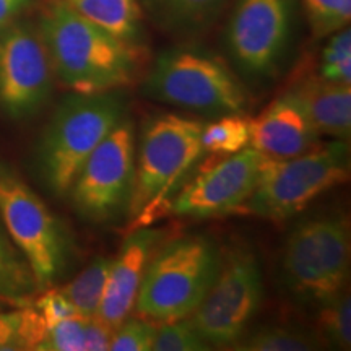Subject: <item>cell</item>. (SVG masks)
<instances>
[{
    "label": "cell",
    "instance_id": "26",
    "mask_svg": "<svg viewBox=\"0 0 351 351\" xmlns=\"http://www.w3.org/2000/svg\"><path fill=\"white\" fill-rule=\"evenodd\" d=\"M153 351H205L212 350L208 341L200 335L191 317L163 324L156 328Z\"/></svg>",
    "mask_w": 351,
    "mask_h": 351
},
{
    "label": "cell",
    "instance_id": "30",
    "mask_svg": "<svg viewBox=\"0 0 351 351\" xmlns=\"http://www.w3.org/2000/svg\"><path fill=\"white\" fill-rule=\"evenodd\" d=\"M21 320L23 307L15 311H0V351L25 350L20 337Z\"/></svg>",
    "mask_w": 351,
    "mask_h": 351
},
{
    "label": "cell",
    "instance_id": "11",
    "mask_svg": "<svg viewBox=\"0 0 351 351\" xmlns=\"http://www.w3.org/2000/svg\"><path fill=\"white\" fill-rule=\"evenodd\" d=\"M52 93V69L39 33L8 23L0 28V111L25 121L44 108Z\"/></svg>",
    "mask_w": 351,
    "mask_h": 351
},
{
    "label": "cell",
    "instance_id": "18",
    "mask_svg": "<svg viewBox=\"0 0 351 351\" xmlns=\"http://www.w3.org/2000/svg\"><path fill=\"white\" fill-rule=\"evenodd\" d=\"M142 10L161 28L173 33H197L213 23L226 0H138Z\"/></svg>",
    "mask_w": 351,
    "mask_h": 351
},
{
    "label": "cell",
    "instance_id": "25",
    "mask_svg": "<svg viewBox=\"0 0 351 351\" xmlns=\"http://www.w3.org/2000/svg\"><path fill=\"white\" fill-rule=\"evenodd\" d=\"M315 38H327L350 23L351 3L346 0H302Z\"/></svg>",
    "mask_w": 351,
    "mask_h": 351
},
{
    "label": "cell",
    "instance_id": "3",
    "mask_svg": "<svg viewBox=\"0 0 351 351\" xmlns=\"http://www.w3.org/2000/svg\"><path fill=\"white\" fill-rule=\"evenodd\" d=\"M202 129L199 119L171 112L156 114L143 122L127 212L132 230L150 226L169 212L174 189L204 153Z\"/></svg>",
    "mask_w": 351,
    "mask_h": 351
},
{
    "label": "cell",
    "instance_id": "15",
    "mask_svg": "<svg viewBox=\"0 0 351 351\" xmlns=\"http://www.w3.org/2000/svg\"><path fill=\"white\" fill-rule=\"evenodd\" d=\"M319 137L301 101L287 91L251 119L249 147L267 158L283 160L313 150Z\"/></svg>",
    "mask_w": 351,
    "mask_h": 351
},
{
    "label": "cell",
    "instance_id": "1",
    "mask_svg": "<svg viewBox=\"0 0 351 351\" xmlns=\"http://www.w3.org/2000/svg\"><path fill=\"white\" fill-rule=\"evenodd\" d=\"M52 75L72 93L122 90L142 69L138 44L127 43L52 0L39 23Z\"/></svg>",
    "mask_w": 351,
    "mask_h": 351
},
{
    "label": "cell",
    "instance_id": "7",
    "mask_svg": "<svg viewBox=\"0 0 351 351\" xmlns=\"http://www.w3.org/2000/svg\"><path fill=\"white\" fill-rule=\"evenodd\" d=\"M283 275L298 300L320 306L345 291L350 274V225L345 217L301 221L283 249Z\"/></svg>",
    "mask_w": 351,
    "mask_h": 351
},
{
    "label": "cell",
    "instance_id": "14",
    "mask_svg": "<svg viewBox=\"0 0 351 351\" xmlns=\"http://www.w3.org/2000/svg\"><path fill=\"white\" fill-rule=\"evenodd\" d=\"M163 239L165 231L156 228H135L125 238L117 257L111 261L103 301L96 315L114 330L129 319L148 262Z\"/></svg>",
    "mask_w": 351,
    "mask_h": 351
},
{
    "label": "cell",
    "instance_id": "24",
    "mask_svg": "<svg viewBox=\"0 0 351 351\" xmlns=\"http://www.w3.org/2000/svg\"><path fill=\"white\" fill-rule=\"evenodd\" d=\"M317 78L332 83H351V32L348 26L330 34L320 54Z\"/></svg>",
    "mask_w": 351,
    "mask_h": 351
},
{
    "label": "cell",
    "instance_id": "12",
    "mask_svg": "<svg viewBox=\"0 0 351 351\" xmlns=\"http://www.w3.org/2000/svg\"><path fill=\"white\" fill-rule=\"evenodd\" d=\"M289 26V0H239L228 29L231 54L239 67L251 77L274 75L287 49Z\"/></svg>",
    "mask_w": 351,
    "mask_h": 351
},
{
    "label": "cell",
    "instance_id": "21",
    "mask_svg": "<svg viewBox=\"0 0 351 351\" xmlns=\"http://www.w3.org/2000/svg\"><path fill=\"white\" fill-rule=\"evenodd\" d=\"M251 119L245 114H225L204 125L200 135L202 150L212 155H232L249 147Z\"/></svg>",
    "mask_w": 351,
    "mask_h": 351
},
{
    "label": "cell",
    "instance_id": "16",
    "mask_svg": "<svg viewBox=\"0 0 351 351\" xmlns=\"http://www.w3.org/2000/svg\"><path fill=\"white\" fill-rule=\"evenodd\" d=\"M319 135L348 140L351 134V86L320 78H302L291 86Z\"/></svg>",
    "mask_w": 351,
    "mask_h": 351
},
{
    "label": "cell",
    "instance_id": "23",
    "mask_svg": "<svg viewBox=\"0 0 351 351\" xmlns=\"http://www.w3.org/2000/svg\"><path fill=\"white\" fill-rule=\"evenodd\" d=\"M319 341L339 350L351 345V304L346 291L319 306Z\"/></svg>",
    "mask_w": 351,
    "mask_h": 351
},
{
    "label": "cell",
    "instance_id": "17",
    "mask_svg": "<svg viewBox=\"0 0 351 351\" xmlns=\"http://www.w3.org/2000/svg\"><path fill=\"white\" fill-rule=\"evenodd\" d=\"M64 5L127 43L137 44L143 29L138 0H59Z\"/></svg>",
    "mask_w": 351,
    "mask_h": 351
},
{
    "label": "cell",
    "instance_id": "6",
    "mask_svg": "<svg viewBox=\"0 0 351 351\" xmlns=\"http://www.w3.org/2000/svg\"><path fill=\"white\" fill-rule=\"evenodd\" d=\"M148 99L207 116L244 114L249 93L218 57L192 49H173L156 59L143 82Z\"/></svg>",
    "mask_w": 351,
    "mask_h": 351
},
{
    "label": "cell",
    "instance_id": "13",
    "mask_svg": "<svg viewBox=\"0 0 351 351\" xmlns=\"http://www.w3.org/2000/svg\"><path fill=\"white\" fill-rule=\"evenodd\" d=\"M263 160L252 147L228 155L187 182L173 197L169 212L200 219L238 212L256 187Z\"/></svg>",
    "mask_w": 351,
    "mask_h": 351
},
{
    "label": "cell",
    "instance_id": "2",
    "mask_svg": "<svg viewBox=\"0 0 351 351\" xmlns=\"http://www.w3.org/2000/svg\"><path fill=\"white\" fill-rule=\"evenodd\" d=\"M125 114V96L121 90L70 91L60 99L36 147V169L44 186L57 197H67L86 158Z\"/></svg>",
    "mask_w": 351,
    "mask_h": 351
},
{
    "label": "cell",
    "instance_id": "5",
    "mask_svg": "<svg viewBox=\"0 0 351 351\" xmlns=\"http://www.w3.org/2000/svg\"><path fill=\"white\" fill-rule=\"evenodd\" d=\"M348 178L350 147L345 140L317 145L302 155L283 160L265 156L256 187L238 212L285 221Z\"/></svg>",
    "mask_w": 351,
    "mask_h": 351
},
{
    "label": "cell",
    "instance_id": "9",
    "mask_svg": "<svg viewBox=\"0 0 351 351\" xmlns=\"http://www.w3.org/2000/svg\"><path fill=\"white\" fill-rule=\"evenodd\" d=\"M262 296L256 252L249 244L234 241L221 251L218 274L191 320L210 346L232 348L245 335Z\"/></svg>",
    "mask_w": 351,
    "mask_h": 351
},
{
    "label": "cell",
    "instance_id": "8",
    "mask_svg": "<svg viewBox=\"0 0 351 351\" xmlns=\"http://www.w3.org/2000/svg\"><path fill=\"white\" fill-rule=\"evenodd\" d=\"M0 219L28 262L39 291L49 288L67 269L69 234L41 197L3 161H0Z\"/></svg>",
    "mask_w": 351,
    "mask_h": 351
},
{
    "label": "cell",
    "instance_id": "29",
    "mask_svg": "<svg viewBox=\"0 0 351 351\" xmlns=\"http://www.w3.org/2000/svg\"><path fill=\"white\" fill-rule=\"evenodd\" d=\"M39 293H41V295L34 298V300L29 302H32V306L38 311V314L41 315L44 322H46L47 330H49L54 324L60 322V320L80 315L75 309V306L72 304V301H70L65 295H62L57 288L43 289V291Z\"/></svg>",
    "mask_w": 351,
    "mask_h": 351
},
{
    "label": "cell",
    "instance_id": "19",
    "mask_svg": "<svg viewBox=\"0 0 351 351\" xmlns=\"http://www.w3.org/2000/svg\"><path fill=\"white\" fill-rule=\"evenodd\" d=\"M39 293L26 258L0 226V298L12 306H26Z\"/></svg>",
    "mask_w": 351,
    "mask_h": 351
},
{
    "label": "cell",
    "instance_id": "10",
    "mask_svg": "<svg viewBox=\"0 0 351 351\" xmlns=\"http://www.w3.org/2000/svg\"><path fill=\"white\" fill-rule=\"evenodd\" d=\"M135 129L129 117L91 152L70 186L69 197L82 218L109 223L129 212L135 179Z\"/></svg>",
    "mask_w": 351,
    "mask_h": 351
},
{
    "label": "cell",
    "instance_id": "4",
    "mask_svg": "<svg viewBox=\"0 0 351 351\" xmlns=\"http://www.w3.org/2000/svg\"><path fill=\"white\" fill-rule=\"evenodd\" d=\"M221 251L207 236H184L158 247L148 262L135 307L163 326L191 317L218 274Z\"/></svg>",
    "mask_w": 351,
    "mask_h": 351
},
{
    "label": "cell",
    "instance_id": "20",
    "mask_svg": "<svg viewBox=\"0 0 351 351\" xmlns=\"http://www.w3.org/2000/svg\"><path fill=\"white\" fill-rule=\"evenodd\" d=\"M111 261L112 258L108 257H96L72 282L57 288L72 301L78 314L83 317H95L98 314L109 269H111Z\"/></svg>",
    "mask_w": 351,
    "mask_h": 351
},
{
    "label": "cell",
    "instance_id": "22",
    "mask_svg": "<svg viewBox=\"0 0 351 351\" xmlns=\"http://www.w3.org/2000/svg\"><path fill=\"white\" fill-rule=\"evenodd\" d=\"M320 346L319 339L293 327H262L243 337L232 350L241 351H311Z\"/></svg>",
    "mask_w": 351,
    "mask_h": 351
},
{
    "label": "cell",
    "instance_id": "33",
    "mask_svg": "<svg viewBox=\"0 0 351 351\" xmlns=\"http://www.w3.org/2000/svg\"><path fill=\"white\" fill-rule=\"evenodd\" d=\"M5 304H7V301L3 300V298H0V311H2L3 307H5Z\"/></svg>",
    "mask_w": 351,
    "mask_h": 351
},
{
    "label": "cell",
    "instance_id": "32",
    "mask_svg": "<svg viewBox=\"0 0 351 351\" xmlns=\"http://www.w3.org/2000/svg\"><path fill=\"white\" fill-rule=\"evenodd\" d=\"M28 2L29 0H0V28L12 23Z\"/></svg>",
    "mask_w": 351,
    "mask_h": 351
},
{
    "label": "cell",
    "instance_id": "28",
    "mask_svg": "<svg viewBox=\"0 0 351 351\" xmlns=\"http://www.w3.org/2000/svg\"><path fill=\"white\" fill-rule=\"evenodd\" d=\"M156 324L145 319L125 320L114 332L111 351H150L156 335Z\"/></svg>",
    "mask_w": 351,
    "mask_h": 351
},
{
    "label": "cell",
    "instance_id": "27",
    "mask_svg": "<svg viewBox=\"0 0 351 351\" xmlns=\"http://www.w3.org/2000/svg\"><path fill=\"white\" fill-rule=\"evenodd\" d=\"M86 317L75 315L60 320L47 330L36 351H85Z\"/></svg>",
    "mask_w": 351,
    "mask_h": 351
},
{
    "label": "cell",
    "instance_id": "31",
    "mask_svg": "<svg viewBox=\"0 0 351 351\" xmlns=\"http://www.w3.org/2000/svg\"><path fill=\"white\" fill-rule=\"evenodd\" d=\"M114 328L104 324L98 315L86 317L85 326V351H106L111 345Z\"/></svg>",
    "mask_w": 351,
    "mask_h": 351
}]
</instances>
